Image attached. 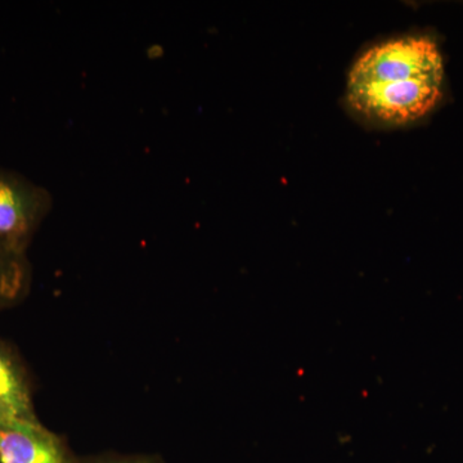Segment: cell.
Wrapping results in <instances>:
<instances>
[{
  "instance_id": "1",
  "label": "cell",
  "mask_w": 463,
  "mask_h": 463,
  "mask_svg": "<svg viewBox=\"0 0 463 463\" xmlns=\"http://www.w3.org/2000/svg\"><path fill=\"white\" fill-rule=\"evenodd\" d=\"M444 61L425 35L388 39L368 48L347 76L346 99L356 114L389 125L413 123L443 97Z\"/></svg>"
},
{
  "instance_id": "2",
  "label": "cell",
  "mask_w": 463,
  "mask_h": 463,
  "mask_svg": "<svg viewBox=\"0 0 463 463\" xmlns=\"http://www.w3.org/2000/svg\"><path fill=\"white\" fill-rule=\"evenodd\" d=\"M52 205L53 199L47 188L0 166V245L26 254Z\"/></svg>"
},
{
  "instance_id": "3",
  "label": "cell",
  "mask_w": 463,
  "mask_h": 463,
  "mask_svg": "<svg viewBox=\"0 0 463 463\" xmlns=\"http://www.w3.org/2000/svg\"><path fill=\"white\" fill-rule=\"evenodd\" d=\"M0 463H74L62 439L41 421L0 428Z\"/></svg>"
},
{
  "instance_id": "4",
  "label": "cell",
  "mask_w": 463,
  "mask_h": 463,
  "mask_svg": "<svg viewBox=\"0 0 463 463\" xmlns=\"http://www.w3.org/2000/svg\"><path fill=\"white\" fill-rule=\"evenodd\" d=\"M33 421L39 420L26 368L14 350L0 339V428Z\"/></svg>"
},
{
  "instance_id": "5",
  "label": "cell",
  "mask_w": 463,
  "mask_h": 463,
  "mask_svg": "<svg viewBox=\"0 0 463 463\" xmlns=\"http://www.w3.org/2000/svg\"><path fill=\"white\" fill-rule=\"evenodd\" d=\"M32 270L26 254L0 245V310L14 306L29 291Z\"/></svg>"
},
{
  "instance_id": "6",
  "label": "cell",
  "mask_w": 463,
  "mask_h": 463,
  "mask_svg": "<svg viewBox=\"0 0 463 463\" xmlns=\"http://www.w3.org/2000/svg\"><path fill=\"white\" fill-rule=\"evenodd\" d=\"M94 463H152L147 461V459H136V458H130V459H105V461H99Z\"/></svg>"
}]
</instances>
